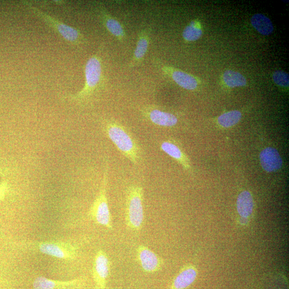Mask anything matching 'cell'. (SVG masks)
<instances>
[{
  "label": "cell",
  "instance_id": "cell-16",
  "mask_svg": "<svg viewBox=\"0 0 289 289\" xmlns=\"http://www.w3.org/2000/svg\"><path fill=\"white\" fill-rule=\"evenodd\" d=\"M197 275L192 266L184 268L174 280L172 289H184L189 286L195 281Z\"/></svg>",
  "mask_w": 289,
  "mask_h": 289
},
{
  "label": "cell",
  "instance_id": "cell-10",
  "mask_svg": "<svg viewBox=\"0 0 289 289\" xmlns=\"http://www.w3.org/2000/svg\"><path fill=\"white\" fill-rule=\"evenodd\" d=\"M136 252L137 260L145 272L153 273L161 268L163 265L162 259L148 247L140 245Z\"/></svg>",
  "mask_w": 289,
  "mask_h": 289
},
{
  "label": "cell",
  "instance_id": "cell-17",
  "mask_svg": "<svg viewBox=\"0 0 289 289\" xmlns=\"http://www.w3.org/2000/svg\"><path fill=\"white\" fill-rule=\"evenodd\" d=\"M254 200L249 192L244 191L239 195L237 200V209L242 218L247 219L252 215Z\"/></svg>",
  "mask_w": 289,
  "mask_h": 289
},
{
  "label": "cell",
  "instance_id": "cell-14",
  "mask_svg": "<svg viewBox=\"0 0 289 289\" xmlns=\"http://www.w3.org/2000/svg\"><path fill=\"white\" fill-rule=\"evenodd\" d=\"M82 283L80 280L61 281L40 276L34 280L33 286L34 289H72L80 286Z\"/></svg>",
  "mask_w": 289,
  "mask_h": 289
},
{
  "label": "cell",
  "instance_id": "cell-18",
  "mask_svg": "<svg viewBox=\"0 0 289 289\" xmlns=\"http://www.w3.org/2000/svg\"><path fill=\"white\" fill-rule=\"evenodd\" d=\"M251 22L254 28L262 35H268L274 30L273 23L271 20L263 14L254 15L251 18Z\"/></svg>",
  "mask_w": 289,
  "mask_h": 289
},
{
  "label": "cell",
  "instance_id": "cell-5",
  "mask_svg": "<svg viewBox=\"0 0 289 289\" xmlns=\"http://www.w3.org/2000/svg\"><path fill=\"white\" fill-rule=\"evenodd\" d=\"M24 4L33 14L42 19L49 27L54 30L66 41L77 45L82 43L84 41V35L78 29L69 26L51 15H49L30 3H24Z\"/></svg>",
  "mask_w": 289,
  "mask_h": 289
},
{
  "label": "cell",
  "instance_id": "cell-21",
  "mask_svg": "<svg viewBox=\"0 0 289 289\" xmlns=\"http://www.w3.org/2000/svg\"><path fill=\"white\" fill-rule=\"evenodd\" d=\"M202 34L203 31L200 28L199 23L196 21H192L183 32L184 40L190 42L198 41Z\"/></svg>",
  "mask_w": 289,
  "mask_h": 289
},
{
  "label": "cell",
  "instance_id": "cell-2",
  "mask_svg": "<svg viewBox=\"0 0 289 289\" xmlns=\"http://www.w3.org/2000/svg\"><path fill=\"white\" fill-rule=\"evenodd\" d=\"M85 83L79 92L69 95L67 98L71 102L79 104L85 103L102 86L103 69L102 60L97 54L87 60L85 67Z\"/></svg>",
  "mask_w": 289,
  "mask_h": 289
},
{
  "label": "cell",
  "instance_id": "cell-3",
  "mask_svg": "<svg viewBox=\"0 0 289 289\" xmlns=\"http://www.w3.org/2000/svg\"><path fill=\"white\" fill-rule=\"evenodd\" d=\"M143 200L144 189L142 186L132 185L128 188L125 205V223L128 229L131 232H139L143 227Z\"/></svg>",
  "mask_w": 289,
  "mask_h": 289
},
{
  "label": "cell",
  "instance_id": "cell-13",
  "mask_svg": "<svg viewBox=\"0 0 289 289\" xmlns=\"http://www.w3.org/2000/svg\"><path fill=\"white\" fill-rule=\"evenodd\" d=\"M150 42V31L149 29L142 30L138 35L136 48L129 63V68L140 65L144 59L148 50Z\"/></svg>",
  "mask_w": 289,
  "mask_h": 289
},
{
  "label": "cell",
  "instance_id": "cell-4",
  "mask_svg": "<svg viewBox=\"0 0 289 289\" xmlns=\"http://www.w3.org/2000/svg\"><path fill=\"white\" fill-rule=\"evenodd\" d=\"M108 180V166L106 163L101 187L90 209L89 216L95 223L104 226L109 230H112L111 216L107 195Z\"/></svg>",
  "mask_w": 289,
  "mask_h": 289
},
{
  "label": "cell",
  "instance_id": "cell-22",
  "mask_svg": "<svg viewBox=\"0 0 289 289\" xmlns=\"http://www.w3.org/2000/svg\"><path fill=\"white\" fill-rule=\"evenodd\" d=\"M273 79L275 84L282 86L288 87L289 85V76L286 72L278 70L274 72Z\"/></svg>",
  "mask_w": 289,
  "mask_h": 289
},
{
  "label": "cell",
  "instance_id": "cell-1",
  "mask_svg": "<svg viewBox=\"0 0 289 289\" xmlns=\"http://www.w3.org/2000/svg\"><path fill=\"white\" fill-rule=\"evenodd\" d=\"M103 130L119 151L134 165L142 159V149L131 133L119 123L111 120L103 122Z\"/></svg>",
  "mask_w": 289,
  "mask_h": 289
},
{
  "label": "cell",
  "instance_id": "cell-12",
  "mask_svg": "<svg viewBox=\"0 0 289 289\" xmlns=\"http://www.w3.org/2000/svg\"><path fill=\"white\" fill-rule=\"evenodd\" d=\"M162 70L166 74L171 77L176 83L184 89L194 90L198 86L197 80L190 74L167 66H163Z\"/></svg>",
  "mask_w": 289,
  "mask_h": 289
},
{
  "label": "cell",
  "instance_id": "cell-19",
  "mask_svg": "<svg viewBox=\"0 0 289 289\" xmlns=\"http://www.w3.org/2000/svg\"><path fill=\"white\" fill-rule=\"evenodd\" d=\"M223 79L225 84L230 87L244 86L246 84V80L243 75L233 70L225 71Z\"/></svg>",
  "mask_w": 289,
  "mask_h": 289
},
{
  "label": "cell",
  "instance_id": "cell-9",
  "mask_svg": "<svg viewBox=\"0 0 289 289\" xmlns=\"http://www.w3.org/2000/svg\"><path fill=\"white\" fill-rule=\"evenodd\" d=\"M95 10L100 21L107 30L120 42H123L126 38V33L122 24L115 17L112 16L105 6L98 3Z\"/></svg>",
  "mask_w": 289,
  "mask_h": 289
},
{
  "label": "cell",
  "instance_id": "cell-15",
  "mask_svg": "<svg viewBox=\"0 0 289 289\" xmlns=\"http://www.w3.org/2000/svg\"><path fill=\"white\" fill-rule=\"evenodd\" d=\"M160 148L163 152L179 161L185 168H190L187 158L177 144L169 141H164L160 144Z\"/></svg>",
  "mask_w": 289,
  "mask_h": 289
},
{
  "label": "cell",
  "instance_id": "cell-23",
  "mask_svg": "<svg viewBox=\"0 0 289 289\" xmlns=\"http://www.w3.org/2000/svg\"><path fill=\"white\" fill-rule=\"evenodd\" d=\"M9 190V185L6 181L0 184V201L3 200L6 196Z\"/></svg>",
  "mask_w": 289,
  "mask_h": 289
},
{
  "label": "cell",
  "instance_id": "cell-20",
  "mask_svg": "<svg viewBox=\"0 0 289 289\" xmlns=\"http://www.w3.org/2000/svg\"><path fill=\"white\" fill-rule=\"evenodd\" d=\"M242 118V114L238 110H232L224 113L218 119L219 124L223 128H230L234 126Z\"/></svg>",
  "mask_w": 289,
  "mask_h": 289
},
{
  "label": "cell",
  "instance_id": "cell-8",
  "mask_svg": "<svg viewBox=\"0 0 289 289\" xmlns=\"http://www.w3.org/2000/svg\"><path fill=\"white\" fill-rule=\"evenodd\" d=\"M110 271L108 257L102 249H99L94 258L93 276L96 289H105Z\"/></svg>",
  "mask_w": 289,
  "mask_h": 289
},
{
  "label": "cell",
  "instance_id": "cell-7",
  "mask_svg": "<svg viewBox=\"0 0 289 289\" xmlns=\"http://www.w3.org/2000/svg\"><path fill=\"white\" fill-rule=\"evenodd\" d=\"M143 116L149 122L161 127H172L178 123V119L172 113L155 106H147L141 110Z\"/></svg>",
  "mask_w": 289,
  "mask_h": 289
},
{
  "label": "cell",
  "instance_id": "cell-6",
  "mask_svg": "<svg viewBox=\"0 0 289 289\" xmlns=\"http://www.w3.org/2000/svg\"><path fill=\"white\" fill-rule=\"evenodd\" d=\"M31 247L43 254L67 260L75 259L78 254L77 246L62 241L35 242L32 243Z\"/></svg>",
  "mask_w": 289,
  "mask_h": 289
},
{
  "label": "cell",
  "instance_id": "cell-11",
  "mask_svg": "<svg viewBox=\"0 0 289 289\" xmlns=\"http://www.w3.org/2000/svg\"><path fill=\"white\" fill-rule=\"evenodd\" d=\"M260 160L262 168L268 172L278 171L283 165V160L277 149L267 147L262 150Z\"/></svg>",
  "mask_w": 289,
  "mask_h": 289
}]
</instances>
